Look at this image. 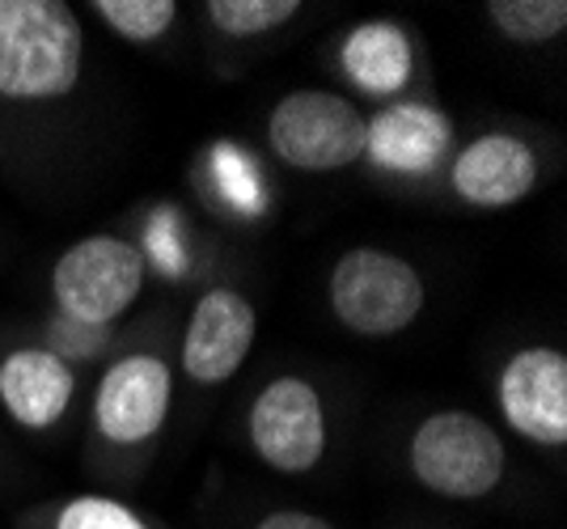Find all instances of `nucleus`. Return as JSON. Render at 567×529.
Masks as SVG:
<instances>
[{
    "instance_id": "1",
    "label": "nucleus",
    "mask_w": 567,
    "mask_h": 529,
    "mask_svg": "<svg viewBox=\"0 0 567 529\" xmlns=\"http://www.w3.org/2000/svg\"><path fill=\"white\" fill-rule=\"evenodd\" d=\"M85 64V30L64 0H0V97H69Z\"/></svg>"
},
{
    "instance_id": "2",
    "label": "nucleus",
    "mask_w": 567,
    "mask_h": 529,
    "mask_svg": "<svg viewBox=\"0 0 567 529\" xmlns=\"http://www.w3.org/2000/svg\"><path fill=\"white\" fill-rule=\"evenodd\" d=\"M411 475L432 496L445 500H483L492 496L508 470L504 436L474 411H432L420 419L406 445Z\"/></svg>"
},
{
    "instance_id": "3",
    "label": "nucleus",
    "mask_w": 567,
    "mask_h": 529,
    "mask_svg": "<svg viewBox=\"0 0 567 529\" xmlns=\"http://www.w3.org/2000/svg\"><path fill=\"white\" fill-rule=\"evenodd\" d=\"M331 310L360 339H390L424 313L427 289L415 263L394 250L355 246L331 271Z\"/></svg>"
},
{
    "instance_id": "4",
    "label": "nucleus",
    "mask_w": 567,
    "mask_h": 529,
    "mask_svg": "<svg viewBox=\"0 0 567 529\" xmlns=\"http://www.w3.org/2000/svg\"><path fill=\"white\" fill-rule=\"evenodd\" d=\"M144 292V255L115 234L72 241L51 267V297L60 318L106 331Z\"/></svg>"
},
{
    "instance_id": "5",
    "label": "nucleus",
    "mask_w": 567,
    "mask_h": 529,
    "mask_svg": "<svg viewBox=\"0 0 567 529\" xmlns=\"http://www.w3.org/2000/svg\"><path fill=\"white\" fill-rule=\"evenodd\" d=\"M267 145L301 174L348 169L364 157V115L331 90H292L267 115Z\"/></svg>"
},
{
    "instance_id": "6",
    "label": "nucleus",
    "mask_w": 567,
    "mask_h": 529,
    "mask_svg": "<svg viewBox=\"0 0 567 529\" xmlns=\"http://www.w3.org/2000/svg\"><path fill=\"white\" fill-rule=\"evenodd\" d=\"M250 449L280 475H309L327 457V407L306 377H276L246 415Z\"/></svg>"
},
{
    "instance_id": "7",
    "label": "nucleus",
    "mask_w": 567,
    "mask_h": 529,
    "mask_svg": "<svg viewBox=\"0 0 567 529\" xmlns=\"http://www.w3.org/2000/svg\"><path fill=\"white\" fill-rule=\"evenodd\" d=\"M174 407V373L157 352L118 356L94 385V428L106 445L136 449L166 428Z\"/></svg>"
},
{
    "instance_id": "8",
    "label": "nucleus",
    "mask_w": 567,
    "mask_h": 529,
    "mask_svg": "<svg viewBox=\"0 0 567 529\" xmlns=\"http://www.w3.org/2000/svg\"><path fill=\"white\" fill-rule=\"evenodd\" d=\"M496 403L508 428L534 445H567V356L559 348H520L496 377Z\"/></svg>"
},
{
    "instance_id": "9",
    "label": "nucleus",
    "mask_w": 567,
    "mask_h": 529,
    "mask_svg": "<svg viewBox=\"0 0 567 529\" xmlns=\"http://www.w3.org/2000/svg\"><path fill=\"white\" fill-rule=\"evenodd\" d=\"M259 335V313L250 297L237 289H208L187 318L183 331V369L195 385H225L241 373V364Z\"/></svg>"
},
{
    "instance_id": "10",
    "label": "nucleus",
    "mask_w": 567,
    "mask_h": 529,
    "mask_svg": "<svg viewBox=\"0 0 567 529\" xmlns=\"http://www.w3.org/2000/svg\"><path fill=\"white\" fill-rule=\"evenodd\" d=\"M453 148V123L427 102H390L364 120V157L385 174L424 178Z\"/></svg>"
},
{
    "instance_id": "11",
    "label": "nucleus",
    "mask_w": 567,
    "mask_h": 529,
    "mask_svg": "<svg viewBox=\"0 0 567 529\" xmlns=\"http://www.w3.org/2000/svg\"><path fill=\"white\" fill-rule=\"evenodd\" d=\"M450 183L457 199L471 208H483V212L513 208L538 187V153L520 136L487 132L466 148H457Z\"/></svg>"
},
{
    "instance_id": "12",
    "label": "nucleus",
    "mask_w": 567,
    "mask_h": 529,
    "mask_svg": "<svg viewBox=\"0 0 567 529\" xmlns=\"http://www.w3.org/2000/svg\"><path fill=\"white\" fill-rule=\"evenodd\" d=\"M76 377L55 348H13L0 361V407L25 433H48L64 419Z\"/></svg>"
},
{
    "instance_id": "13",
    "label": "nucleus",
    "mask_w": 567,
    "mask_h": 529,
    "mask_svg": "<svg viewBox=\"0 0 567 529\" xmlns=\"http://www.w3.org/2000/svg\"><path fill=\"white\" fill-rule=\"evenodd\" d=\"M339 69L360 94L390 97L406 90V81L415 73V51L399 22L373 18V22L348 30V39L339 48Z\"/></svg>"
},
{
    "instance_id": "14",
    "label": "nucleus",
    "mask_w": 567,
    "mask_h": 529,
    "mask_svg": "<svg viewBox=\"0 0 567 529\" xmlns=\"http://www.w3.org/2000/svg\"><path fill=\"white\" fill-rule=\"evenodd\" d=\"M487 18L508 43H550L567 30V4L564 0H492Z\"/></svg>"
},
{
    "instance_id": "15",
    "label": "nucleus",
    "mask_w": 567,
    "mask_h": 529,
    "mask_svg": "<svg viewBox=\"0 0 567 529\" xmlns=\"http://www.w3.org/2000/svg\"><path fill=\"white\" fill-rule=\"evenodd\" d=\"M208 22L229 39H259L301 13V0H208Z\"/></svg>"
},
{
    "instance_id": "16",
    "label": "nucleus",
    "mask_w": 567,
    "mask_h": 529,
    "mask_svg": "<svg viewBox=\"0 0 567 529\" xmlns=\"http://www.w3.org/2000/svg\"><path fill=\"white\" fill-rule=\"evenodd\" d=\"M94 13L127 43H157L178 22L174 0H94Z\"/></svg>"
},
{
    "instance_id": "17",
    "label": "nucleus",
    "mask_w": 567,
    "mask_h": 529,
    "mask_svg": "<svg viewBox=\"0 0 567 529\" xmlns=\"http://www.w3.org/2000/svg\"><path fill=\"white\" fill-rule=\"evenodd\" d=\"M55 529H153L115 496H76L55 512Z\"/></svg>"
},
{
    "instance_id": "18",
    "label": "nucleus",
    "mask_w": 567,
    "mask_h": 529,
    "mask_svg": "<svg viewBox=\"0 0 567 529\" xmlns=\"http://www.w3.org/2000/svg\"><path fill=\"white\" fill-rule=\"evenodd\" d=\"M255 529H334V526L327 517H318V512H306V508H276Z\"/></svg>"
},
{
    "instance_id": "19",
    "label": "nucleus",
    "mask_w": 567,
    "mask_h": 529,
    "mask_svg": "<svg viewBox=\"0 0 567 529\" xmlns=\"http://www.w3.org/2000/svg\"><path fill=\"white\" fill-rule=\"evenodd\" d=\"M51 335L60 339L64 348H81L76 356H94V348H97V339H102V331L97 326H81V322H69V318H60L55 326H51Z\"/></svg>"
}]
</instances>
